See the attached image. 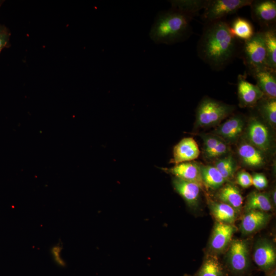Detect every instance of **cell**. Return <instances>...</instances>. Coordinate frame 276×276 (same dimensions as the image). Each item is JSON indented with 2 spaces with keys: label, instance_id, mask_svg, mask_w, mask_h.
<instances>
[{
  "label": "cell",
  "instance_id": "obj_8",
  "mask_svg": "<svg viewBox=\"0 0 276 276\" xmlns=\"http://www.w3.org/2000/svg\"><path fill=\"white\" fill-rule=\"evenodd\" d=\"M235 231L236 228L233 224L216 221L209 244L210 254L217 256L226 250Z\"/></svg>",
  "mask_w": 276,
  "mask_h": 276
},
{
  "label": "cell",
  "instance_id": "obj_39",
  "mask_svg": "<svg viewBox=\"0 0 276 276\" xmlns=\"http://www.w3.org/2000/svg\"><path fill=\"white\" fill-rule=\"evenodd\" d=\"M183 276H190V275H188L187 274H185Z\"/></svg>",
  "mask_w": 276,
  "mask_h": 276
},
{
  "label": "cell",
  "instance_id": "obj_32",
  "mask_svg": "<svg viewBox=\"0 0 276 276\" xmlns=\"http://www.w3.org/2000/svg\"><path fill=\"white\" fill-rule=\"evenodd\" d=\"M237 183L243 188H247L252 185V176L248 172L241 171L236 176Z\"/></svg>",
  "mask_w": 276,
  "mask_h": 276
},
{
  "label": "cell",
  "instance_id": "obj_35",
  "mask_svg": "<svg viewBox=\"0 0 276 276\" xmlns=\"http://www.w3.org/2000/svg\"><path fill=\"white\" fill-rule=\"evenodd\" d=\"M265 272L266 276H276L275 268H274L271 270H268Z\"/></svg>",
  "mask_w": 276,
  "mask_h": 276
},
{
  "label": "cell",
  "instance_id": "obj_30",
  "mask_svg": "<svg viewBox=\"0 0 276 276\" xmlns=\"http://www.w3.org/2000/svg\"><path fill=\"white\" fill-rule=\"evenodd\" d=\"M201 137L203 141V151L205 156L208 158L220 138L214 134H205Z\"/></svg>",
  "mask_w": 276,
  "mask_h": 276
},
{
  "label": "cell",
  "instance_id": "obj_18",
  "mask_svg": "<svg viewBox=\"0 0 276 276\" xmlns=\"http://www.w3.org/2000/svg\"><path fill=\"white\" fill-rule=\"evenodd\" d=\"M238 154L243 163L251 168H258L265 163L263 152L248 143L240 145L238 149Z\"/></svg>",
  "mask_w": 276,
  "mask_h": 276
},
{
  "label": "cell",
  "instance_id": "obj_9",
  "mask_svg": "<svg viewBox=\"0 0 276 276\" xmlns=\"http://www.w3.org/2000/svg\"><path fill=\"white\" fill-rule=\"evenodd\" d=\"M246 135L250 144L262 152L268 151L271 145V137L267 127L255 118L250 120Z\"/></svg>",
  "mask_w": 276,
  "mask_h": 276
},
{
  "label": "cell",
  "instance_id": "obj_20",
  "mask_svg": "<svg viewBox=\"0 0 276 276\" xmlns=\"http://www.w3.org/2000/svg\"><path fill=\"white\" fill-rule=\"evenodd\" d=\"M227 271L216 255L209 254L195 276H227Z\"/></svg>",
  "mask_w": 276,
  "mask_h": 276
},
{
  "label": "cell",
  "instance_id": "obj_7",
  "mask_svg": "<svg viewBox=\"0 0 276 276\" xmlns=\"http://www.w3.org/2000/svg\"><path fill=\"white\" fill-rule=\"evenodd\" d=\"M252 259L261 270L266 272L275 268L276 250L272 242L267 239H261L256 243Z\"/></svg>",
  "mask_w": 276,
  "mask_h": 276
},
{
  "label": "cell",
  "instance_id": "obj_14",
  "mask_svg": "<svg viewBox=\"0 0 276 276\" xmlns=\"http://www.w3.org/2000/svg\"><path fill=\"white\" fill-rule=\"evenodd\" d=\"M250 6L253 19L260 24L269 25L275 22L276 19L275 1H252Z\"/></svg>",
  "mask_w": 276,
  "mask_h": 276
},
{
  "label": "cell",
  "instance_id": "obj_16",
  "mask_svg": "<svg viewBox=\"0 0 276 276\" xmlns=\"http://www.w3.org/2000/svg\"><path fill=\"white\" fill-rule=\"evenodd\" d=\"M244 125L242 118L240 116H235L219 126L215 130L214 134L224 141L234 142L241 135Z\"/></svg>",
  "mask_w": 276,
  "mask_h": 276
},
{
  "label": "cell",
  "instance_id": "obj_5",
  "mask_svg": "<svg viewBox=\"0 0 276 276\" xmlns=\"http://www.w3.org/2000/svg\"><path fill=\"white\" fill-rule=\"evenodd\" d=\"M244 41L245 63L252 74L268 68L264 31L255 33L251 38Z\"/></svg>",
  "mask_w": 276,
  "mask_h": 276
},
{
  "label": "cell",
  "instance_id": "obj_23",
  "mask_svg": "<svg viewBox=\"0 0 276 276\" xmlns=\"http://www.w3.org/2000/svg\"><path fill=\"white\" fill-rule=\"evenodd\" d=\"M202 180L204 186L213 190L222 187L226 181L214 166L200 165Z\"/></svg>",
  "mask_w": 276,
  "mask_h": 276
},
{
  "label": "cell",
  "instance_id": "obj_15",
  "mask_svg": "<svg viewBox=\"0 0 276 276\" xmlns=\"http://www.w3.org/2000/svg\"><path fill=\"white\" fill-rule=\"evenodd\" d=\"M172 186L189 206L194 208L198 205L201 189L198 185L174 176L172 178Z\"/></svg>",
  "mask_w": 276,
  "mask_h": 276
},
{
  "label": "cell",
  "instance_id": "obj_25",
  "mask_svg": "<svg viewBox=\"0 0 276 276\" xmlns=\"http://www.w3.org/2000/svg\"><path fill=\"white\" fill-rule=\"evenodd\" d=\"M209 1H171L172 7L192 17L200 10L205 9Z\"/></svg>",
  "mask_w": 276,
  "mask_h": 276
},
{
  "label": "cell",
  "instance_id": "obj_36",
  "mask_svg": "<svg viewBox=\"0 0 276 276\" xmlns=\"http://www.w3.org/2000/svg\"><path fill=\"white\" fill-rule=\"evenodd\" d=\"M275 190H273L271 193V197H270V199L272 202V204L273 206L274 205H275L276 203V200H275V196H276V192Z\"/></svg>",
  "mask_w": 276,
  "mask_h": 276
},
{
  "label": "cell",
  "instance_id": "obj_4",
  "mask_svg": "<svg viewBox=\"0 0 276 276\" xmlns=\"http://www.w3.org/2000/svg\"><path fill=\"white\" fill-rule=\"evenodd\" d=\"M248 244L246 240H232L225 257V268L234 276H243L250 268Z\"/></svg>",
  "mask_w": 276,
  "mask_h": 276
},
{
  "label": "cell",
  "instance_id": "obj_34",
  "mask_svg": "<svg viewBox=\"0 0 276 276\" xmlns=\"http://www.w3.org/2000/svg\"><path fill=\"white\" fill-rule=\"evenodd\" d=\"M10 33L9 32L0 34V53L9 43Z\"/></svg>",
  "mask_w": 276,
  "mask_h": 276
},
{
  "label": "cell",
  "instance_id": "obj_2",
  "mask_svg": "<svg viewBox=\"0 0 276 276\" xmlns=\"http://www.w3.org/2000/svg\"><path fill=\"white\" fill-rule=\"evenodd\" d=\"M191 18L173 8L160 12L155 17L149 36L157 44H172L183 41L191 34Z\"/></svg>",
  "mask_w": 276,
  "mask_h": 276
},
{
  "label": "cell",
  "instance_id": "obj_17",
  "mask_svg": "<svg viewBox=\"0 0 276 276\" xmlns=\"http://www.w3.org/2000/svg\"><path fill=\"white\" fill-rule=\"evenodd\" d=\"M253 75L257 81V85L264 96L269 98L275 99V71L266 68L254 73Z\"/></svg>",
  "mask_w": 276,
  "mask_h": 276
},
{
  "label": "cell",
  "instance_id": "obj_33",
  "mask_svg": "<svg viewBox=\"0 0 276 276\" xmlns=\"http://www.w3.org/2000/svg\"><path fill=\"white\" fill-rule=\"evenodd\" d=\"M252 184L257 189L261 190L267 187L268 181L263 174L256 173L252 176Z\"/></svg>",
  "mask_w": 276,
  "mask_h": 276
},
{
  "label": "cell",
  "instance_id": "obj_12",
  "mask_svg": "<svg viewBox=\"0 0 276 276\" xmlns=\"http://www.w3.org/2000/svg\"><path fill=\"white\" fill-rule=\"evenodd\" d=\"M200 150L192 137H185L176 144L173 149V158L170 163L175 165L191 162L198 157Z\"/></svg>",
  "mask_w": 276,
  "mask_h": 276
},
{
  "label": "cell",
  "instance_id": "obj_19",
  "mask_svg": "<svg viewBox=\"0 0 276 276\" xmlns=\"http://www.w3.org/2000/svg\"><path fill=\"white\" fill-rule=\"evenodd\" d=\"M220 202L227 204L237 212L240 211L243 203V197L238 188L232 183L223 185L217 193Z\"/></svg>",
  "mask_w": 276,
  "mask_h": 276
},
{
  "label": "cell",
  "instance_id": "obj_28",
  "mask_svg": "<svg viewBox=\"0 0 276 276\" xmlns=\"http://www.w3.org/2000/svg\"><path fill=\"white\" fill-rule=\"evenodd\" d=\"M260 110L267 121L272 126L276 124L275 99L266 97L260 103Z\"/></svg>",
  "mask_w": 276,
  "mask_h": 276
},
{
  "label": "cell",
  "instance_id": "obj_10",
  "mask_svg": "<svg viewBox=\"0 0 276 276\" xmlns=\"http://www.w3.org/2000/svg\"><path fill=\"white\" fill-rule=\"evenodd\" d=\"M237 91L241 107L254 106L264 96L257 85L247 81L243 75L238 77Z\"/></svg>",
  "mask_w": 276,
  "mask_h": 276
},
{
  "label": "cell",
  "instance_id": "obj_1",
  "mask_svg": "<svg viewBox=\"0 0 276 276\" xmlns=\"http://www.w3.org/2000/svg\"><path fill=\"white\" fill-rule=\"evenodd\" d=\"M236 39L226 22L221 20L212 22L200 38L199 56L211 67L220 69L229 63L235 55Z\"/></svg>",
  "mask_w": 276,
  "mask_h": 276
},
{
  "label": "cell",
  "instance_id": "obj_37",
  "mask_svg": "<svg viewBox=\"0 0 276 276\" xmlns=\"http://www.w3.org/2000/svg\"><path fill=\"white\" fill-rule=\"evenodd\" d=\"M9 32L7 28L0 24V34Z\"/></svg>",
  "mask_w": 276,
  "mask_h": 276
},
{
  "label": "cell",
  "instance_id": "obj_21",
  "mask_svg": "<svg viewBox=\"0 0 276 276\" xmlns=\"http://www.w3.org/2000/svg\"><path fill=\"white\" fill-rule=\"evenodd\" d=\"M209 206L217 221L232 224L237 219L238 212L227 204L210 200Z\"/></svg>",
  "mask_w": 276,
  "mask_h": 276
},
{
  "label": "cell",
  "instance_id": "obj_3",
  "mask_svg": "<svg viewBox=\"0 0 276 276\" xmlns=\"http://www.w3.org/2000/svg\"><path fill=\"white\" fill-rule=\"evenodd\" d=\"M234 110L229 105L209 98H204L198 105L196 115V125L208 127L219 124Z\"/></svg>",
  "mask_w": 276,
  "mask_h": 276
},
{
  "label": "cell",
  "instance_id": "obj_26",
  "mask_svg": "<svg viewBox=\"0 0 276 276\" xmlns=\"http://www.w3.org/2000/svg\"><path fill=\"white\" fill-rule=\"evenodd\" d=\"M265 39L268 68L275 71L276 69V33L273 29L264 31Z\"/></svg>",
  "mask_w": 276,
  "mask_h": 276
},
{
  "label": "cell",
  "instance_id": "obj_24",
  "mask_svg": "<svg viewBox=\"0 0 276 276\" xmlns=\"http://www.w3.org/2000/svg\"><path fill=\"white\" fill-rule=\"evenodd\" d=\"M230 31L236 38L244 41L249 39L255 34L251 24L245 18H236L230 27Z\"/></svg>",
  "mask_w": 276,
  "mask_h": 276
},
{
  "label": "cell",
  "instance_id": "obj_29",
  "mask_svg": "<svg viewBox=\"0 0 276 276\" xmlns=\"http://www.w3.org/2000/svg\"><path fill=\"white\" fill-rule=\"evenodd\" d=\"M63 250V245L60 240L52 245L50 249V253L53 261L57 265L61 267L66 266V262L62 256Z\"/></svg>",
  "mask_w": 276,
  "mask_h": 276
},
{
  "label": "cell",
  "instance_id": "obj_6",
  "mask_svg": "<svg viewBox=\"0 0 276 276\" xmlns=\"http://www.w3.org/2000/svg\"><path fill=\"white\" fill-rule=\"evenodd\" d=\"M251 0L209 1L204 9V18L210 22L221 20V18L237 12L240 9L250 6Z\"/></svg>",
  "mask_w": 276,
  "mask_h": 276
},
{
  "label": "cell",
  "instance_id": "obj_27",
  "mask_svg": "<svg viewBox=\"0 0 276 276\" xmlns=\"http://www.w3.org/2000/svg\"><path fill=\"white\" fill-rule=\"evenodd\" d=\"M214 167L226 180L233 177L236 167L234 159L232 155H228L217 160Z\"/></svg>",
  "mask_w": 276,
  "mask_h": 276
},
{
  "label": "cell",
  "instance_id": "obj_22",
  "mask_svg": "<svg viewBox=\"0 0 276 276\" xmlns=\"http://www.w3.org/2000/svg\"><path fill=\"white\" fill-rule=\"evenodd\" d=\"M273 206L270 197L267 193L252 192L247 197L244 210L245 212L257 210L267 212L271 211Z\"/></svg>",
  "mask_w": 276,
  "mask_h": 276
},
{
  "label": "cell",
  "instance_id": "obj_38",
  "mask_svg": "<svg viewBox=\"0 0 276 276\" xmlns=\"http://www.w3.org/2000/svg\"><path fill=\"white\" fill-rule=\"evenodd\" d=\"M4 2V1H0V6L2 4V3Z\"/></svg>",
  "mask_w": 276,
  "mask_h": 276
},
{
  "label": "cell",
  "instance_id": "obj_11",
  "mask_svg": "<svg viewBox=\"0 0 276 276\" xmlns=\"http://www.w3.org/2000/svg\"><path fill=\"white\" fill-rule=\"evenodd\" d=\"M166 173L184 180L195 182L201 189L204 186L202 180L200 165L191 162L176 164L170 168H162Z\"/></svg>",
  "mask_w": 276,
  "mask_h": 276
},
{
  "label": "cell",
  "instance_id": "obj_13",
  "mask_svg": "<svg viewBox=\"0 0 276 276\" xmlns=\"http://www.w3.org/2000/svg\"><path fill=\"white\" fill-rule=\"evenodd\" d=\"M240 229L243 235H250L263 228L270 220V215L268 213L257 210L245 212Z\"/></svg>",
  "mask_w": 276,
  "mask_h": 276
},
{
  "label": "cell",
  "instance_id": "obj_31",
  "mask_svg": "<svg viewBox=\"0 0 276 276\" xmlns=\"http://www.w3.org/2000/svg\"><path fill=\"white\" fill-rule=\"evenodd\" d=\"M228 150L229 149L226 143L220 138L218 144L208 158H214L221 156L227 153Z\"/></svg>",
  "mask_w": 276,
  "mask_h": 276
}]
</instances>
